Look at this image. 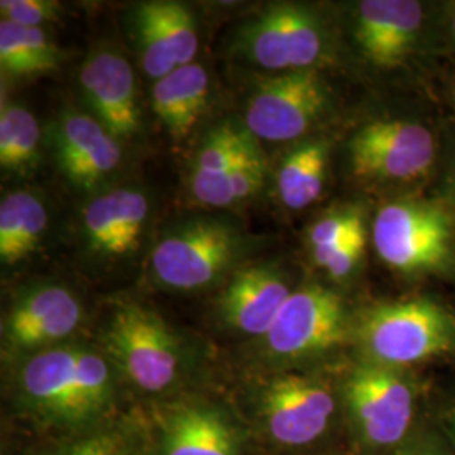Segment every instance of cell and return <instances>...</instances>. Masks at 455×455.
<instances>
[{
  "label": "cell",
  "mask_w": 455,
  "mask_h": 455,
  "mask_svg": "<svg viewBox=\"0 0 455 455\" xmlns=\"http://www.w3.org/2000/svg\"><path fill=\"white\" fill-rule=\"evenodd\" d=\"M449 33H451L452 39L455 41V4L451 7V11H449Z\"/></svg>",
  "instance_id": "cell-33"
},
{
  "label": "cell",
  "mask_w": 455,
  "mask_h": 455,
  "mask_svg": "<svg viewBox=\"0 0 455 455\" xmlns=\"http://www.w3.org/2000/svg\"><path fill=\"white\" fill-rule=\"evenodd\" d=\"M250 133L231 124H221L206 135L197 150L191 172V188L220 180L242 157L250 144Z\"/></svg>",
  "instance_id": "cell-27"
},
{
  "label": "cell",
  "mask_w": 455,
  "mask_h": 455,
  "mask_svg": "<svg viewBox=\"0 0 455 455\" xmlns=\"http://www.w3.org/2000/svg\"><path fill=\"white\" fill-rule=\"evenodd\" d=\"M361 361L408 370L455 353V312L428 297L379 302L355 317Z\"/></svg>",
  "instance_id": "cell-4"
},
{
  "label": "cell",
  "mask_w": 455,
  "mask_h": 455,
  "mask_svg": "<svg viewBox=\"0 0 455 455\" xmlns=\"http://www.w3.org/2000/svg\"><path fill=\"white\" fill-rule=\"evenodd\" d=\"M60 65V49L43 28L0 22V68L11 76H37Z\"/></svg>",
  "instance_id": "cell-24"
},
{
  "label": "cell",
  "mask_w": 455,
  "mask_h": 455,
  "mask_svg": "<svg viewBox=\"0 0 455 455\" xmlns=\"http://www.w3.org/2000/svg\"><path fill=\"white\" fill-rule=\"evenodd\" d=\"M331 90L317 69L267 76L244 107L246 132L261 140H295L327 114Z\"/></svg>",
  "instance_id": "cell-12"
},
{
  "label": "cell",
  "mask_w": 455,
  "mask_h": 455,
  "mask_svg": "<svg viewBox=\"0 0 455 455\" xmlns=\"http://www.w3.org/2000/svg\"><path fill=\"white\" fill-rule=\"evenodd\" d=\"M310 455H351V454H346V452H342V451H336V449H332V451H325V452H317V454H310Z\"/></svg>",
  "instance_id": "cell-34"
},
{
  "label": "cell",
  "mask_w": 455,
  "mask_h": 455,
  "mask_svg": "<svg viewBox=\"0 0 455 455\" xmlns=\"http://www.w3.org/2000/svg\"><path fill=\"white\" fill-rule=\"evenodd\" d=\"M342 378L312 366L263 371L231 402L261 454H317L346 430Z\"/></svg>",
  "instance_id": "cell-2"
},
{
  "label": "cell",
  "mask_w": 455,
  "mask_h": 455,
  "mask_svg": "<svg viewBox=\"0 0 455 455\" xmlns=\"http://www.w3.org/2000/svg\"><path fill=\"white\" fill-rule=\"evenodd\" d=\"M364 250H366V229L361 228L344 243L325 251L312 253V257L317 263V267H321L332 278L346 280L358 268L359 261L364 255Z\"/></svg>",
  "instance_id": "cell-29"
},
{
  "label": "cell",
  "mask_w": 455,
  "mask_h": 455,
  "mask_svg": "<svg viewBox=\"0 0 455 455\" xmlns=\"http://www.w3.org/2000/svg\"><path fill=\"white\" fill-rule=\"evenodd\" d=\"M208 95L210 78L206 69L191 63L154 83L152 108L172 137L184 139L204 114Z\"/></svg>",
  "instance_id": "cell-21"
},
{
  "label": "cell",
  "mask_w": 455,
  "mask_h": 455,
  "mask_svg": "<svg viewBox=\"0 0 455 455\" xmlns=\"http://www.w3.org/2000/svg\"><path fill=\"white\" fill-rule=\"evenodd\" d=\"M342 405L356 455H390L411 437L419 387L407 370L359 361L342 378Z\"/></svg>",
  "instance_id": "cell-5"
},
{
  "label": "cell",
  "mask_w": 455,
  "mask_h": 455,
  "mask_svg": "<svg viewBox=\"0 0 455 455\" xmlns=\"http://www.w3.org/2000/svg\"><path fill=\"white\" fill-rule=\"evenodd\" d=\"M355 317L339 293L321 283L292 291L260 341L263 371L310 368L353 342Z\"/></svg>",
  "instance_id": "cell-7"
},
{
  "label": "cell",
  "mask_w": 455,
  "mask_h": 455,
  "mask_svg": "<svg viewBox=\"0 0 455 455\" xmlns=\"http://www.w3.org/2000/svg\"><path fill=\"white\" fill-rule=\"evenodd\" d=\"M132 26L139 58L147 76L156 82L195 63L199 34L188 5L172 0L142 2L135 7Z\"/></svg>",
  "instance_id": "cell-14"
},
{
  "label": "cell",
  "mask_w": 455,
  "mask_h": 455,
  "mask_svg": "<svg viewBox=\"0 0 455 455\" xmlns=\"http://www.w3.org/2000/svg\"><path fill=\"white\" fill-rule=\"evenodd\" d=\"M147 216L146 195L135 189H114L84 206L83 235L98 255H129L139 244Z\"/></svg>",
  "instance_id": "cell-19"
},
{
  "label": "cell",
  "mask_w": 455,
  "mask_h": 455,
  "mask_svg": "<svg viewBox=\"0 0 455 455\" xmlns=\"http://www.w3.org/2000/svg\"><path fill=\"white\" fill-rule=\"evenodd\" d=\"M235 49L268 71H306L324 60L327 33L323 19L307 5L280 2L240 28Z\"/></svg>",
  "instance_id": "cell-9"
},
{
  "label": "cell",
  "mask_w": 455,
  "mask_h": 455,
  "mask_svg": "<svg viewBox=\"0 0 455 455\" xmlns=\"http://www.w3.org/2000/svg\"><path fill=\"white\" fill-rule=\"evenodd\" d=\"M41 131L28 108L2 103L0 110V165L4 171L24 172L39 156Z\"/></svg>",
  "instance_id": "cell-26"
},
{
  "label": "cell",
  "mask_w": 455,
  "mask_h": 455,
  "mask_svg": "<svg viewBox=\"0 0 455 455\" xmlns=\"http://www.w3.org/2000/svg\"><path fill=\"white\" fill-rule=\"evenodd\" d=\"M425 9L411 0H363L355 11V41L363 58L379 69L405 65L419 48Z\"/></svg>",
  "instance_id": "cell-15"
},
{
  "label": "cell",
  "mask_w": 455,
  "mask_h": 455,
  "mask_svg": "<svg viewBox=\"0 0 455 455\" xmlns=\"http://www.w3.org/2000/svg\"><path fill=\"white\" fill-rule=\"evenodd\" d=\"M52 146L60 169L83 189H93L122 161L118 140L90 115L60 116L52 127Z\"/></svg>",
  "instance_id": "cell-18"
},
{
  "label": "cell",
  "mask_w": 455,
  "mask_h": 455,
  "mask_svg": "<svg viewBox=\"0 0 455 455\" xmlns=\"http://www.w3.org/2000/svg\"><path fill=\"white\" fill-rule=\"evenodd\" d=\"M347 148L353 174L378 184L415 186L430 176L437 161V140L432 131L403 118H383L363 125Z\"/></svg>",
  "instance_id": "cell-11"
},
{
  "label": "cell",
  "mask_w": 455,
  "mask_h": 455,
  "mask_svg": "<svg viewBox=\"0 0 455 455\" xmlns=\"http://www.w3.org/2000/svg\"><path fill=\"white\" fill-rule=\"evenodd\" d=\"M78 295L61 283H41L19 293L2 319V353L12 364L36 353L76 341L84 323Z\"/></svg>",
  "instance_id": "cell-13"
},
{
  "label": "cell",
  "mask_w": 455,
  "mask_h": 455,
  "mask_svg": "<svg viewBox=\"0 0 455 455\" xmlns=\"http://www.w3.org/2000/svg\"><path fill=\"white\" fill-rule=\"evenodd\" d=\"M390 455H454V452L435 434L422 432L419 435H411Z\"/></svg>",
  "instance_id": "cell-31"
},
{
  "label": "cell",
  "mask_w": 455,
  "mask_h": 455,
  "mask_svg": "<svg viewBox=\"0 0 455 455\" xmlns=\"http://www.w3.org/2000/svg\"><path fill=\"white\" fill-rule=\"evenodd\" d=\"M80 88L93 116L116 140L140 131L135 76L120 52L93 51L80 69Z\"/></svg>",
  "instance_id": "cell-16"
},
{
  "label": "cell",
  "mask_w": 455,
  "mask_h": 455,
  "mask_svg": "<svg viewBox=\"0 0 455 455\" xmlns=\"http://www.w3.org/2000/svg\"><path fill=\"white\" fill-rule=\"evenodd\" d=\"M373 243L378 257L396 274H442L455 263L454 220L432 201H393L374 218Z\"/></svg>",
  "instance_id": "cell-8"
},
{
  "label": "cell",
  "mask_w": 455,
  "mask_h": 455,
  "mask_svg": "<svg viewBox=\"0 0 455 455\" xmlns=\"http://www.w3.org/2000/svg\"><path fill=\"white\" fill-rule=\"evenodd\" d=\"M291 293L287 278L276 267H246L235 274L218 299L220 321L233 332L261 339Z\"/></svg>",
  "instance_id": "cell-17"
},
{
  "label": "cell",
  "mask_w": 455,
  "mask_h": 455,
  "mask_svg": "<svg viewBox=\"0 0 455 455\" xmlns=\"http://www.w3.org/2000/svg\"><path fill=\"white\" fill-rule=\"evenodd\" d=\"M9 366L4 415L29 439L84 434L139 407L100 344L66 342Z\"/></svg>",
  "instance_id": "cell-1"
},
{
  "label": "cell",
  "mask_w": 455,
  "mask_h": 455,
  "mask_svg": "<svg viewBox=\"0 0 455 455\" xmlns=\"http://www.w3.org/2000/svg\"><path fill=\"white\" fill-rule=\"evenodd\" d=\"M329 144L309 140L292 148L280 165L276 186L282 203L293 212L317 201L324 189Z\"/></svg>",
  "instance_id": "cell-23"
},
{
  "label": "cell",
  "mask_w": 455,
  "mask_h": 455,
  "mask_svg": "<svg viewBox=\"0 0 455 455\" xmlns=\"http://www.w3.org/2000/svg\"><path fill=\"white\" fill-rule=\"evenodd\" d=\"M98 344L125 379L139 405L161 403L197 391L186 339L157 310L135 300L115 306Z\"/></svg>",
  "instance_id": "cell-3"
},
{
  "label": "cell",
  "mask_w": 455,
  "mask_h": 455,
  "mask_svg": "<svg viewBox=\"0 0 455 455\" xmlns=\"http://www.w3.org/2000/svg\"><path fill=\"white\" fill-rule=\"evenodd\" d=\"M361 228H364V218L359 208H346L325 214L310 228L312 253L325 251L344 243Z\"/></svg>",
  "instance_id": "cell-28"
},
{
  "label": "cell",
  "mask_w": 455,
  "mask_h": 455,
  "mask_svg": "<svg viewBox=\"0 0 455 455\" xmlns=\"http://www.w3.org/2000/svg\"><path fill=\"white\" fill-rule=\"evenodd\" d=\"M242 251L238 229L223 220H195L169 233L150 255V272L164 289L195 292L227 274Z\"/></svg>",
  "instance_id": "cell-10"
},
{
  "label": "cell",
  "mask_w": 455,
  "mask_h": 455,
  "mask_svg": "<svg viewBox=\"0 0 455 455\" xmlns=\"http://www.w3.org/2000/svg\"><path fill=\"white\" fill-rule=\"evenodd\" d=\"M443 428L447 437L452 442V452L455 455V403L443 415Z\"/></svg>",
  "instance_id": "cell-32"
},
{
  "label": "cell",
  "mask_w": 455,
  "mask_h": 455,
  "mask_svg": "<svg viewBox=\"0 0 455 455\" xmlns=\"http://www.w3.org/2000/svg\"><path fill=\"white\" fill-rule=\"evenodd\" d=\"M267 164L253 140L246 147L243 156L220 180L191 188L196 201L206 206L225 208L257 195L265 180Z\"/></svg>",
  "instance_id": "cell-25"
},
{
  "label": "cell",
  "mask_w": 455,
  "mask_h": 455,
  "mask_svg": "<svg viewBox=\"0 0 455 455\" xmlns=\"http://www.w3.org/2000/svg\"><path fill=\"white\" fill-rule=\"evenodd\" d=\"M2 20L22 28H41L44 22L60 19L61 4L52 0H2Z\"/></svg>",
  "instance_id": "cell-30"
},
{
  "label": "cell",
  "mask_w": 455,
  "mask_h": 455,
  "mask_svg": "<svg viewBox=\"0 0 455 455\" xmlns=\"http://www.w3.org/2000/svg\"><path fill=\"white\" fill-rule=\"evenodd\" d=\"M144 410L152 455H263L228 398L197 390Z\"/></svg>",
  "instance_id": "cell-6"
},
{
  "label": "cell",
  "mask_w": 455,
  "mask_h": 455,
  "mask_svg": "<svg viewBox=\"0 0 455 455\" xmlns=\"http://www.w3.org/2000/svg\"><path fill=\"white\" fill-rule=\"evenodd\" d=\"M48 228V212L37 196L14 191L0 203V259L16 265L34 253Z\"/></svg>",
  "instance_id": "cell-22"
},
{
  "label": "cell",
  "mask_w": 455,
  "mask_h": 455,
  "mask_svg": "<svg viewBox=\"0 0 455 455\" xmlns=\"http://www.w3.org/2000/svg\"><path fill=\"white\" fill-rule=\"evenodd\" d=\"M19 455H152L146 410L139 405L116 422L78 435L29 439Z\"/></svg>",
  "instance_id": "cell-20"
}]
</instances>
